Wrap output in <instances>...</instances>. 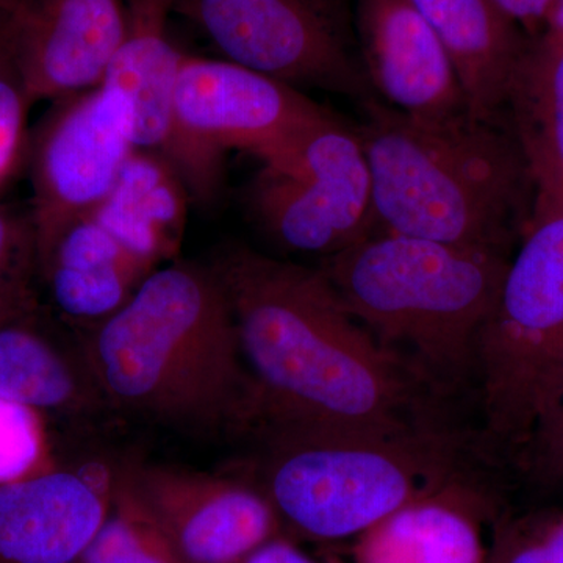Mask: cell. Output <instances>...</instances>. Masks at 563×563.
<instances>
[{"label": "cell", "instance_id": "1", "mask_svg": "<svg viewBox=\"0 0 563 563\" xmlns=\"http://www.w3.org/2000/svg\"><path fill=\"white\" fill-rule=\"evenodd\" d=\"M231 303L251 376L244 428L396 433L429 424L422 380L355 320L321 268L251 247L210 263Z\"/></svg>", "mask_w": 563, "mask_h": 563}, {"label": "cell", "instance_id": "2", "mask_svg": "<svg viewBox=\"0 0 563 563\" xmlns=\"http://www.w3.org/2000/svg\"><path fill=\"white\" fill-rule=\"evenodd\" d=\"M81 355L103 401L124 412L195 435L246 424L251 376L210 265L174 261L152 272L91 328Z\"/></svg>", "mask_w": 563, "mask_h": 563}, {"label": "cell", "instance_id": "3", "mask_svg": "<svg viewBox=\"0 0 563 563\" xmlns=\"http://www.w3.org/2000/svg\"><path fill=\"white\" fill-rule=\"evenodd\" d=\"M361 107L376 232L504 254L532 181L515 136L470 113L431 121L377 99Z\"/></svg>", "mask_w": 563, "mask_h": 563}, {"label": "cell", "instance_id": "4", "mask_svg": "<svg viewBox=\"0 0 563 563\" xmlns=\"http://www.w3.org/2000/svg\"><path fill=\"white\" fill-rule=\"evenodd\" d=\"M507 265L501 252L374 232L320 268L377 343L437 387L473 374Z\"/></svg>", "mask_w": 563, "mask_h": 563}, {"label": "cell", "instance_id": "5", "mask_svg": "<svg viewBox=\"0 0 563 563\" xmlns=\"http://www.w3.org/2000/svg\"><path fill=\"white\" fill-rule=\"evenodd\" d=\"M254 426L255 483L284 528L318 542L355 539L406 504L463 479L459 440L431 422L396 433Z\"/></svg>", "mask_w": 563, "mask_h": 563}, {"label": "cell", "instance_id": "6", "mask_svg": "<svg viewBox=\"0 0 563 563\" xmlns=\"http://www.w3.org/2000/svg\"><path fill=\"white\" fill-rule=\"evenodd\" d=\"M485 424L515 439L563 406V202L539 207L474 350Z\"/></svg>", "mask_w": 563, "mask_h": 563}, {"label": "cell", "instance_id": "7", "mask_svg": "<svg viewBox=\"0 0 563 563\" xmlns=\"http://www.w3.org/2000/svg\"><path fill=\"white\" fill-rule=\"evenodd\" d=\"M247 207L277 246L332 257L376 232L372 173L357 128L329 117L262 162Z\"/></svg>", "mask_w": 563, "mask_h": 563}, {"label": "cell", "instance_id": "8", "mask_svg": "<svg viewBox=\"0 0 563 563\" xmlns=\"http://www.w3.org/2000/svg\"><path fill=\"white\" fill-rule=\"evenodd\" d=\"M225 60L290 85L377 99L355 49L344 0H176Z\"/></svg>", "mask_w": 563, "mask_h": 563}, {"label": "cell", "instance_id": "9", "mask_svg": "<svg viewBox=\"0 0 563 563\" xmlns=\"http://www.w3.org/2000/svg\"><path fill=\"white\" fill-rule=\"evenodd\" d=\"M133 150L131 106L113 88L54 102L31 132L25 161L40 261L70 224L101 207Z\"/></svg>", "mask_w": 563, "mask_h": 563}, {"label": "cell", "instance_id": "10", "mask_svg": "<svg viewBox=\"0 0 563 563\" xmlns=\"http://www.w3.org/2000/svg\"><path fill=\"white\" fill-rule=\"evenodd\" d=\"M113 503L139 515L181 563H239L284 533L255 481L131 463L111 476Z\"/></svg>", "mask_w": 563, "mask_h": 563}, {"label": "cell", "instance_id": "11", "mask_svg": "<svg viewBox=\"0 0 563 563\" xmlns=\"http://www.w3.org/2000/svg\"><path fill=\"white\" fill-rule=\"evenodd\" d=\"M177 122L207 165L224 176L225 152L262 162L332 117L298 88L229 60L185 57L176 88Z\"/></svg>", "mask_w": 563, "mask_h": 563}, {"label": "cell", "instance_id": "12", "mask_svg": "<svg viewBox=\"0 0 563 563\" xmlns=\"http://www.w3.org/2000/svg\"><path fill=\"white\" fill-rule=\"evenodd\" d=\"M128 32L102 85L131 106L136 150L162 155L180 174L192 201L209 206L220 198L224 176L199 157L177 122V80L187 54L169 36L176 0H128Z\"/></svg>", "mask_w": 563, "mask_h": 563}, {"label": "cell", "instance_id": "13", "mask_svg": "<svg viewBox=\"0 0 563 563\" xmlns=\"http://www.w3.org/2000/svg\"><path fill=\"white\" fill-rule=\"evenodd\" d=\"M354 25L377 101L418 120L468 113L453 63L413 0H354Z\"/></svg>", "mask_w": 563, "mask_h": 563}, {"label": "cell", "instance_id": "14", "mask_svg": "<svg viewBox=\"0 0 563 563\" xmlns=\"http://www.w3.org/2000/svg\"><path fill=\"white\" fill-rule=\"evenodd\" d=\"M18 10L33 106L101 87L128 32V0H22Z\"/></svg>", "mask_w": 563, "mask_h": 563}, {"label": "cell", "instance_id": "15", "mask_svg": "<svg viewBox=\"0 0 563 563\" xmlns=\"http://www.w3.org/2000/svg\"><path fill=\"white\" fill-rule=\"evenodd\" d=\"M111 506V479L57 466L0 485V563H80Z\"/></svg>", "mask_w": 563, "mask_h": 563}, {"label": "cell", "instance_id": "16", "mask_svg": "<svg viewBox=\"0 0 563 563\" xmlns=\"http://www.w3.org/2000/svg\"><path fill=\"white\" fill-rule=\"evenodd\" d=\"M95 217L70 224L41 257V287L68 321L101 324L118 312L152 272Z\"/></svg>", "mask_w": 563, "mask_h": 563}, {"label": "cell", "instance_id": "17", "mask_svg": "<svg viewBox=\"0 0 563 563\" xmlns=\"http://www.w3.org/2000/svg\"><path fill=\"white\" fill-rule=\"evenodd\" d=\"M479 504L463 479L415 499L355 537L352 563H485Z\"/></svg>", "mask_w": 563, "mask_h": 563}, {"label": "cell", "instance_id": "18", "mask_svg": "<svg viewBox=\"0 0 563 563\" xmlns=\"http://www.w3.org/2000/svg\"><path fill=\"white\" fill-rule=\"evenodd\" d=\"M453 63L466 109L476 120L501 124L520 54L510 18L495 0H413Z\"/></svg>", "mask_w": 563, "mask_h": 563}, {"label": "cell", "instance_id": "19", "mask_svg": "<svg viewBox=\"0 0 563 563\" xmlns=\"http://www.w3.org/2000/svg\"><path fill=\"white\" fill-rule=\"evenodd\" d=\"M190 201V191L172 163L135 147L91 217L132 254L158 268L179 254Z\"/></svg>", "mask_w": 563, "mask_h": 563}, {"label": "cell", "instance_id": "20", "mask_svg": "<svg viewBox=\"0 0 563 563\" xmlns=\"http://www.w3.org/2000/svg\"><path fill=\"white\" fill-rule=\"evenodd\" d=\"M0 399L43 415L88 413L103 401L84 355L74 358L47 331L41 307L0 324Z\"/></svg>", "mask_w": 563, "mask_h": 563}, {"label": "cell", "instance_id": "21", "mask_svg": "<svg viewBox=\"0 0 563 563\" xmlns=\"http://www.w3.org/2000/svg\"><path fill=\"white\" fill-rule=\"evenodd\" d=\"M506 109L532 181L537 207L563 202V46L521 57Z\"/></svg>", "mask_w": 563, "mask_h": 563}, {"label": "cell", "instance_id": "22", "mask_svg": "<svg viewBox=\"0 0 563 563\" xmlns=\"http://www.w3.org/2000/svg\"><path fill=\"white\" fill-rule=\"evenodd\" d=\"M40 255L31 207L0 203V324L40 309Z\"/></svg>", "mask_w": 563, "mask_h": 563}, {"label": "cell", "instance_id": "23", "mask_svg": "<svg viewBox=\"0 0 563 563\" xmlns=\"http://www.w3.org/2000/svg\"><path fill=\"white\" fill-rule=\"evenodd\" d=\"M20 10H0V190L27 161L33 107L20 63Z\"/></svg>", "mask_w": 563, "mask_h": 563}, {"label": "cell", "instance_id": "24", "mask_svg": "<svg viewBox=\"0 0 563 563\" xmlns=\"http://www.w3.org/2000/svg\"><path fill=\"white\" fill-rule=\"evenodd\" d=\"M52 468L44 415L0 399V485L20 483Z\"/></svg>", "mask_w": 563, "mask_h": 563}, {"label": "cell", "instance_id": "25", "mask_svg": "<svg viewBox=\"0 0 563 563\" xmlns=\"http://www.w3.org/2000/svg\"><path fill=\"white\" fill-rule=\"evenodd\" d=\"M80 563H181L169 544L139 515L113 503Z\"/></svg>", "mask_w": 563, "mask_h": 563}, {"label": "cell", "instance_id": "26", "mask_svg": "<svg viewBox=\"0 0 563 563\" xmlns=\"http://www.w3.org/2000/svg\"><path fill=\"white\" fill-rule=\"evenodd\" d=\"M492 563H563V520L525 540H510Z\"/></svg>", "mask_w": 563, "mask_h": 563}, {"label": "cell", "instance_id": "27", "mask_svg": "<svg viewBox=\"0 0 563 563\" xmlns=\"http://www.w3.org/2000/svg\"><path fill=\"white\" fill-rule=\"evenodd\" d=\"M239 563H318L310 555L303 553L298 544L287 539L285 533L262 544L257 550ZM324 563V562H322Z\"/></svg>", "mask_w": 563, "mask_h": 563}, {"label": "cell", "instance_id": "28", "mask_svg": "<svg viewBox=\"0 0 563 563\" xmlns=\"http://www.w3.org/2000/svg\"><path fill=\"white\" fill-rule=\"evenodd\" d=\"M512 21H536L540 20L554 0H495Z\"/></svg>", "mask_w": 563, "mask_h": 563}, {"label": "cell", "instance_id": "29", "mask_svg": "<svg viewBox=\"0 0 563 563\" xmlns=\"http://www.w3.org/2000/svg\"><path fill=\"white\" fill-rule=\"evenodd\" d=\"M555 25L563 33V0H558V7H555Z\"/></svg>", "mask_w": 563, "mask_h": 563}, {"label": "cell", "instance_id": "30", "mask_svg": "<svg viewBox=\"0 0 563 563\" xmlns=\"http://www.w3.org/2000/svg\"><path fill=\"white\" fill-rule=\"evenodd\" d=\"M22 0H0V10L10 9V7L18 5Z\"/></svg>", "mask_w": 563, "mask_h": 563}, {"label": "cell", "instance_id": "31", "mask_svg": "<svg viewBox=\"0 0 563 563\" xmlns=\"http://www.w3.org/2000/svg\"><path fill=\"white\" fill-rule=\"evenodd\" d=\"M324 563H344L342 559L335 558V555H328V558L324 559Z\"/></svg>", "mask_w": 563, "mask_h": 563}]
</instances>
